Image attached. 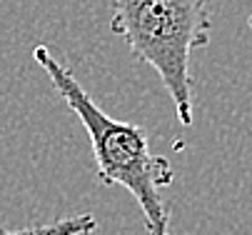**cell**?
Returning a JSON list of instances; mask_svg holds the SVG:
<instances>
[{
	"label": "cell",
	"mask_w": 252,
	"mask_h": 235,
	"mask_svg": "<svg viewBox=\"0 0 252 235\" xmlns=\"http://www.w3.org/2000/svg\"><path fill=\"white\" fill-rule=\"evenodd\" d=\"M32 58L85 128L97 183L125 188L137 200L145 230L150 235H170V205L162 198V188L172 185L175 173L167 158L150 150L148 130L105 113L75 78V70L58 58L53 45H35Z\"/></svg>",
	"instance_id": "cell-1"
},
{
	"label": "cell",
	"mask_w": 252,
	"mask_h": 235,
	"mask_svg": "<svg viewBox=\"0 0 252 235\" xmlns=\"http://www.w3.org/2000/svg\"><path fill=\"white\" fill-rule=\"evenodd\" d=\"M212 0H113L110 33L118 35L137 63L158 73L175 115L192 125L190 58L210 43Z\"/></svg>",
	"instance_id": "cell-2"
},
{
	"label": "cell",
	"mask_w": 252,
	"mask_h": 235,
	"mask_svg": "<svg viewBox=\"0 0 252 235\" xmlns=\"http://www.w3.org/2000/svg\"><path fill=\"white\" fill-rule=\"evenodd\" d=\"M97 230V218L93 213H78L60 218L53 223L32 225V228H5L0 225V235H90Z\"/></svg>",
	"instance_id": "cell-3"
}]
</instances>
